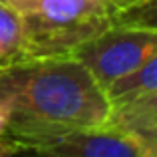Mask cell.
Instances as JSON below:
<instances>
[{"label": "cell", "mask_w": 157, "mask_h": 157, "mask_svg": "<svg viewBox=\"0 0 157 157\" xmlns=\"http://www.w3.org/2000/svg\"><path fill=\"white\" fill-rule=\"evenodd\" d=\"M0 100L12 113L2 141L14 149L36 135L101 127L109 121L104 90L74 56L30 60L4 72Z\"/></svg>", "instance_id": "cell-1"}, {"label": "cell", "mask_w": 157, "mask_h": 157, "mask_svg": "<svg viewBox=\"0 0 157 157\" xmlns=\"http://www.w3.org/2000/svg\"><path fill=\"white\" fill-rule=\"evenodd\" d=\"M6 6L20 14L30 60L72 56L113 26L119 12L105 0H8Z\"/></svg>", "instance_id": "cell-2"}, {"label": "cell", "mask_w": 157, "mask_h": 157, "mask_svg": "<svg viewBox=\"0 0 157 157\" xmlns=\"http://www.w3.org/2000/svg\"><path fill=\"white\" fill-rule=\"evenodd\" d=\"M72 56L78 58L100 88L105 90L115 80L157 56V34L153 28L113 24L82 44Z\"/></svg>", "instance_id": "cell-3"}, {"label": "cell", "mask_w": 157, "mask_h": 157, "mask_svg": "<svg viewBox=\"0 0 157 157\" xmlns=\"http://www.w3.org/2000/svg\"><path fill=\"white\" fill-rule=\"evenodd\" d=\"M22 157H155L139 137L113 125L64 129L36 135L16 145Z\"/></svg>", "instance_id": "cell-4"}, {"label": "cell", "mask_w": 157, "mask_h": 157, "mask_svg": "<svg viewBox=\"0 0 157 157\" xmlns=\"http://www.w3.org/2000/svg\"><path fill=\"white\" fill-rule=\"evenodd\" d=\"M109 125L129 131L147 147L155 149L157 141V94L109 105Z\"/></svg>", "instance_id": "cell-5"}, {"label": "cell", "mask_w": 157, "mask_h": 157, "mask_svg": "<svg viewBox=\"0 0 157 157\" xmlns=\"http://www.w3.org/2000/svg\"><path fill=\"white\" fill-rule=\"evenodd\" d=\"M24 62H30V58L20 14L0 2V76Z\"/></svg>", "instance_id": "cell-6"}, {"label": "cell", "mask_w": 157, "mask_h": 157, "mask_svg": "<svg viewBox=\"0 0 157 157\" xmlns=\"http://www.w3.org/2000/svg\"><path fill=\"white\" fill-rule=\"evenodd\" d=\"M157 56L149 58L145 64H141L139 68H135L133 72L121 76L119 80H115L113 84H109L104 90L107 104H119V101L127 100H137V98H145L149 94H157Z\"/></svg>", "instance_id": "cell-7"}, {"label": "cell", "mask_w": 157, "mask_h": 157, "mask_svg": "<svg viewBox=\"0 0 157 157\" xmlns=\"http://www.w3.org/2000/svg\"><path fill=\"white\" fill-rule=\"evenodd\" d=\"M10 107H8V104L4 100H0V141L4 139V135H6L8 127H10Z\"/></svg>", "instance_id": "cell-8"}, {"label": "cell", "mask_w": 157, "mask_h": 157, "mask_svg": "<svg viewBox=\"0 0 157 157\" xmlns=\"http://www.w3.org/2000/svg\"><path fill=\"white\" fill-rule=\"evenodd\" d=\"M107 4L115 6L117 10H127V8H133V6H139L143 2H149V0H105Z\"/></svg>", "instance_id": "cell-9"}, {"label": "cell", "mask_w": 157, "mask_h": 157, "mask_svg": "<svg viewBox=\"0 0 157 157\" xmlns=\"http://www.w3.org/2000/svg\"><path fill=\"white\" fill-rule=\"evenodd\" d=\"M0 157H18L16 155V149L6 141H0Z\"/></svg>", "instance_id": "cell-10"}, {"label": "cell", "mask_w": 157, "mask_h": 157, "mask_svg": "<svg viewBox=\"0 0 157 157\" xmlns=\"http://www.w3.org/2000/svg\"><path fill=\"white\" fill-rule=\"evenodd\" d=\"M0 2H4V4H6V2H8V0H0Z\"/></svg>", "instance_id": "cell-11"}]
</instances>
